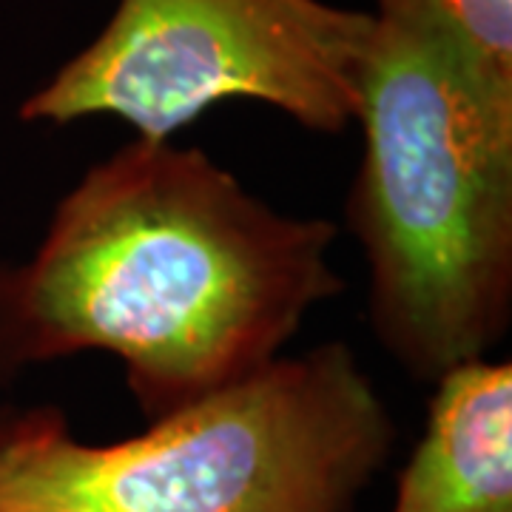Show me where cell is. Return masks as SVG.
Segmentation results:
<instances>
[{
    "label": "cell",
    "mask_w": 512,
    "mask_h": 512,
    "mask_svg": "<svg viewBox=\"0 0 512 512\" xmlns=\"http://www.w3.org/2000/svg\"><path fill=\"white\" fill-rule=\"evenodd\" d=\"M433 384L390 512H512V365L478 359Z\"/></svg>",
    "instance_id": "5"
},
{
    "label": "cell",
    "mask_w": 512,
    "mask_h": 512,
    "mask_svg": "<svg viewBox=\"0 0 512 512\" xmlns=\"http://www.w3.org/2000/svg\"><path fill=\"white\" fill-rule=\"evenodd\" d=\"M370 32V12L322 0H120L20 117L66 126L109 114L146 140H171L245 97L333 137L356 123Z\"/></svg>",
    "instance_id": "4"
},
{
    "label": "cell",
    "mask_w": 512,
    "mask_h": 512,
    "mask_svg": "<svg viewBox=\"0 0 512 512\" xmlns=\"http://www.w3.org/2000/svg\"><path fill=\"white\" fill-rule=\"evenodd\" d=\"M339 228L251 194L200 148L137 137L57 202L26 262H0V384L26 367L111 353L157 421L282 356L345 291Z\"/></svg>",
    "instance_id": "1"
},
{
    "label": "cell",
    "mask_w": 512,
    "mask_h": 512,
    "mask_svg": "<svg viewBox=\"0 0 512 512\" xmlns=\"http://www.w3.org/2000/svg\"><path fill=\"white\" fill-rule=\"evenodd\" d=\"M481 55L512 77V0H441Z\"/></svg>",
    "instance_id": "6"
},
{
    "label": "cell",
    "mask_w": 512,
    "mask_h": 512,
    "mask_svg": "<svg viewBox=\"0 0 512 512\" xmlns=\"http://www.w3.org/2000/svg\"><path fill=\"white\" fill-rule=\"evenodd\" d=\"M348 228L382 348L419 382L487 359L512 319V77L441 0H376Z\"/></svg>",
    "instance_id": "2"
},
{
    "label": "cell",
    "mask_w": 512,
    "mask_h": 512,
    "mask_svg": "<svg viewBox=\"0 0 512 512\" xmlns=\"http://www.w3.org/2000/svg\"><path fill=\"white\" fill-rule=\"evenodd\" d=\"M393 447L353 348L325 342L109 444L55 404L0 410V512H353Z\"/></svg>",
    "instance_id": "3"
}]
</instances>
